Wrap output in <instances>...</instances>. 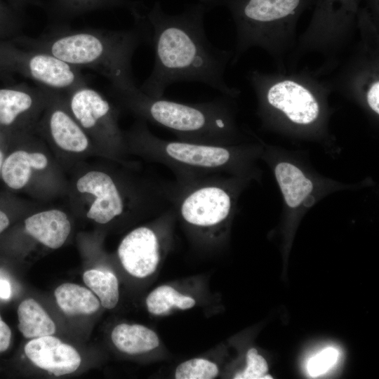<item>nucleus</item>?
Instances as JSON below:
<instances>
[{
  "label": "nucleus",
  "mask_w": 379,
  "mask_h": 379,
  "mask_svg": "<svg viewBox=\"0 0 379 379\" xmlns=\"http://www.w3.org/2000/svg\"><path fill=\"white\" fill-rule=\"evenodd\" d=\"M149 26L154 62L139 89L153 97L164 96L172 84L195 81L225 91L222 72L225 53L208 41L201 18L154 15Z\"/></svg>",
  "instance_id": "obj_1"
},
{
  "label": "nucleus",
  "mask_w": 379,
  "mask_h": 379,
  "mask_svg": "<svg viewBox=\"0 0 379 379\" xmlns=\"http://www.w3.org/2000/svg\"><path fill=\"white\" fill-rule=\"evenodd\" d=\"M147 24L130 29L50 30L36 36L20 34L11 40L28 49L42 51L81 69L86 67L105 77L111 88L136 87L132 60L136 49L149 43Z\"/></svg>",
  "instance_id": "obj_2"
},
{
  "label": "nucleus",
  "mask_w": 379,
  "mask_h": 379,
  "mask_svg": "<svg viewBox=\"0 0 379 379\" xmlns=\"http://www.w3.org/2000/svg\"><path fill=\"white\" fill-rule=\"evenodd\" d=\"M115 98L139 119L149 121L173 133L177 140L221 145L227 121L218 103H187L150 97L138 86L128 89L111 88Z\"/></svg>",
  "instance_id": "obj_3"
},
{
  "label": "nucleus",
  "mask_w": 379,
  "mask_h": 379,
  "mask_svg": "<svg viewBox=\"0 0 379 379\" xmlns=\"http://www.w3.org/2000/svg\"><path fill=\"white\" fill-rule=\"evenodd\" d=\"M170 201L176 218L207 245L218 237L233 207L232 194L215 175L170 181Z\"/></svg>",
  "instance_id": "obj_4"
},
{
  "label": "nucleus",
  "mask_w": 379,
  "mask_h": 379,
  "mask_svg": "<svg viewBox=\"0 0 379 379\" xmlns=\"http://www.w3.org/2000/svg\"><path fill=\"white\" fill-rule=\"evenodd\" d=\"M0 70L19 74L38 86L65 93L87 84L80 69L48 53L0 40Z\"/></svg>",
  "instance_id": "obj_5"
},
{
  "label": "nucleus",
  "mask_w": 379,
  "mask_h": 379,
  "mask_svg": "<svg viewBox=\"0 0 379 379\" xmlns=\"http://www.w3.org/2000/svg\"><path fill=\"white\" fill-rule=\"evenodd\" d=\"M175 218V212L171 206L158 215L153 223L138 227L123 238L118 247V256L128 273L145 278L156 271L164 241Z\"/></svg>",
  "instance_id": "obj_6"
},
{
  "label": "nucleus",
  "mask_w": 379,
  "mask_h": 379,
  "mask_svg": "<svg viewBox=\"0 0 379 379\" xmlns=\"http://www.w3.org/2000/svg\"><path fill=\"white\" fill-rule=\"evenodd\" d=\"M67 106L84 130L94 132L107 147L120 149L125 138L117 125V114L111 102L87 84L64 93Z\"/></svg>",
  "instance_id": "obj_7"
},
{
  "label": "nucleus",
  "mask_w": 379,
  "mask_h": 379,
  "mask_svg": "<svg viewBox=\"0 0 379 379\" xmlns=\"http://www.w3.org/2000/svg\"><path fill=\"white\" fill-rule=\"evenodd\" d=\"M47 89L22 83L0 87V127L11 128L46 105Z\"/></svg>",
  "instance_id": "obj_8"
},
{
  "label": "nucleus",
  "mask_w": 379,
  "mask_h": 379,
  "mask_svg": "<svg viewBox=\"0 0 379 379\" xmlns=\"http://www.w3.org/2000/svg\"><path fill=\"white\" fill-rule=\"evenodd\" d=\"M25 352L35 366L56 376L74 372L81 361L73 347L52 335L30 340L25 347Z\"/></svg>",
  "instance_id": "obj_9"
},
{
  "label": "nucleus",
  "mask_w": 379,
  "mask_h": 379,
  "mask_svg": "<svg viewBox=\"0 0 379 379\" xmlns=\"http://www.w3.org/2000/svg\"><path fill=\"white\" fill-rule=\"evenodd\" d=\"M267 101L282 111L293 122L309 124L319 113V104L314 95L304 86L289 80L272 86L267 92Z\"/></svg>",
  "instance_id": "obj_10"
},
{
  "label": "nucleus",
  "mask_w": 379,
  "mask_h": 379,
  "mask_svg": "<svg viewBox=\"0 0 379 379\" xmlns=\"http://www.w3.org/2000/svg\"><path fill=\"white\" fill-rule=\"evenodd\" d=\"M27 232L44 246L56 249L65 242L71 231L67 215L52 209L41 211L25 220Z\"/></svg>",
  "instance_id": "obj_11"
},
{
  "label": "nucleus",
  "mask_w": 379,
  "mask_h": 379,
  "mask_svg": "<svg viewBox=\"0 0 379 379\" xmlns=\"http://www.w3.org/2000/svg\"><path fill=\"white\" fill-rule=\"evenodd\" d=\"M303 0H245L239 13L245 24L273 22L294 16Z\"/></svg>",
  "instance_id": "obj_12"
},
{
  "label": "nucleus",
  "mask_w": 379,
  "mask_h": 379,
  "mask_svg": "<svg viewBox=\"0 0 379 379\" xmlns=\"http://www.w3.org/2000/svg\"><path fill=\"white\" fill-rule=\"evenodd\" d=\"M48 159L41 152H28L17 150L9 154L3 161L1 173L8 187L20 190L28 182L32 169H44Z\"/></svg>",
  "instance_id": "obj_13"
},
{
  "label": "nucleus",
  "mask_w": 379,
  "mask_h": 379,
  "mask_svg": "<svg viewBox=\"0 0 379 379\" xmlns=\"http://www.w3.org/2000/svg\"><path fill=\"white\" fill-rule=\"evenodd\" d=\"M111 338L118 350L129 354L147 352L159 345L157 333L140 324H119L112 330Z\"/></svg>",
  "instance_id": "obj_14"
},
{
  "label": "nucleus",
  "mask_w": 379,
  "mask_h": 379,
  "mask_svg": "<svg viewBox=\"0 0 379 379\" xmlns=\"http://www.w3.org/2000/svg\"><path fill=\"white\" fill-rule=\"evenodd\" d=\"M275 175L285 201L291 208L299 206L313 190L311 180L291 164H278L275 168Z\"/></svg>",
  "instance_id": "obj_15"
},
{
  "label": "nucleus",
  "mask_w": 379,
  "mask_h": 379,
  "mask_svg": "<svg viewBox=\"0 0 379 379\" xmlns=\"http://www.w3.org/2000/svg\"><path fill=\"white\" fill-rule=\"evenodd\" d=\"M18 329L27 338L51 335L55 325L48 313L34 299L23 300L18 309Z\"/></svg>",
  "instance_id": "obj_16"
},
{
  "label": "nucleus",
  "mask_w": 379,
  "mask_h": 379,
  "mask_svg": "<svg viewBox=\"0 0 379 379\" xmlns=\"http://www.w3.org/2000/svg\"><path fill=\"white\" fill-rule=\"evenodd\" d=\"M54 294L58 306L67 315L91 314L100 307V302L91 291L75 284H61Z\"/></svg>",
  "instance_id": "obj_17"
},
{
  "label": "nucleus",
  "mask_w": 379,
  "mask_h": 379,
  "mask_svg": "<svg viewBox=\"0 0 379 379\" xmlns=\"http://www.w3.org/2000/svg\"><path fill=\"white\" fill-rule=\"evenodd\" d=\"M196 301L190 296L185 295L170 286H160L153 290L146 298L149 313L161 315L173 307L187 310L193 307Z\"/></svg>",
  "instance_id": "obj_18"
},
{
  "label": "nucleus",
  "mask_w": 379,
  "mask_h": 379,
  "mask_svg": "<svg viewBox=\"0 0 379 379\" xmlns=\"http://www.w3.org/2000/svg\"><path fill=\"white\" fill-rule=\"evenodd\" d=\"M83 279L86 285L98 296L102 307L107 309L116 307L119 292L118 280L114 274L91 270L84 272Z\"/></svg>",
  "instance_id": "obj_19"
},
{
  "label": "nucleus",
  "mask_w": 379,
  "mask_h": 379,
  "mask_svg": "<svg viewBox=\"0 0 379 379\" xmlns=\"http://www.w3.org/2000/svg\"><path fill=\"white\" fill-rule=\"evenodd\" d=\"M218 374L215 364L207 359L195 358L179 364L175 373L177 379H212Z\"/></svg>",
  "instance_id": "obj_20"
},
{
  "label": "nucleus",
  "mask_w": 379,
  "mask_h": 379,
  "mask_svg": "<svg viewBox=\"0 0 379 379\" xmlns=\"http://www.w3.org/2000/svg\"><path fill=\"white\" fill-rule=\"evenodd\" d=\"M268 366L266 360L258 353L255 348L248 350L246 354V367L241 373H237L234 378L237 379H260L272 378L266 375Z\"/></svg>",
  "instance_id": "obj_21"
},
{
  "label": "nucleus",
  "mask_w": 379,
  "mask_h": 379,
  "mask_svg": "<svg viewBox=\"0 0 379 379\" xmlns=\"http://www.w3.org/2000/svg\"><path fill=\"white\" fill-rule=\"evenodd\" d=\"M338 357L339 352L335 348L321 350L309 360L307 365L308 374L312 377L324 374L337 363Z\"/></svg>",
  "instance_id": "obj_22"
},
{
  "label": "nucleus",
  "mask_w": 379,
  "mask_h": 379,
  "mask_svg": "<svg viewBox=\"0 0 379 379\" xmlns=\"http://www.w3.org/2000/svg\"><path fill=\"white\" fill-rule=\"evenodd\" d=\"M21 34L20 25L14 16L0 3V40H8Z\"/></svg>",
  "instance_id": "obj_23"
},
{
  "label": "nucleus",
  "mask_w": 379,
  "mask_h": 379,
  "mask_svg": "<svg viewBox=\"0 0 379 379\" xmlns=\"http://www.w3.org/2000/svg\"><path fill=\"white\" fill-rule=\"evenodd\" d=\"M367 102L369 107L379 114V82H374L367 93Z\"/></svg>",
  "instance_id": "obj_24"
},
{
  "label": "nucleus",
  "mask_w": 379,
  "mask_h": 379,
  "mask_svg": "<svg viewBox=\"0 0 379 379\" xmlns=\"http://www.w3.org/2000/svg\"><path fill=\"white\" fill-rule=\"evenodd\" d=\"M11 331L0 316V352L6 350L10 345Z\"/></svg>",
  "instance_id": "obj_25"
},
{
  "label": "nucleus",
  "mask_w": 379,
  "mask_h": 379,
  "mask_svg": "<svg viewBox=\"0 0 379 379\" xmlns=\"http://www.w3.org/2000/svg\"><path fill=\"white\" fill-rule=\"evenodd\" d=\"M11 286L8 281L0 279V298L8 299L11 295Z\"/></svg>",
  "instance_id": "obj_26"
},
{
  "label": "nucleus",
  "mask_w": 379,
  "mask_h": 379,
  "mask_svg": "<svg viewBox=\"0 0 379 379\" xmlns=\"http://www.w3.org/2000/svg\"><path fill=\"white\" fill-rule=\"evenodd\" d=\"M9 219L6 214L0 210V233L9 225Z\"/></svg>",
  "instance_id": "obj_27"
},
{
  "label": "nucleus",
  "mask_w": 379,
  "mask_h": 379,
  "mask_svg": "<svg viewBox=\"0 0 379 379\" xmlns=\"http://www.w3.org/2000/svg\"><path fill=\"white\" fill-rule=\"evenodd\" d=\"M12 79V74L0 70V81L8 82Z\"/></svg>",
  "instance_id": "obj_28"
},
{
  "label": "nucleus",
  "mask_w": 379,
  "mask_h": 379,
  "mask_svg": "<svg viewBox=\"0 0 379 379\" xmlns=\"http://www.w3.org/2000/svg\"><path fill=\"white\" fill-rule=\"evenodd\" d=\"M3 161H4V154L1 152V151L0 150V171H1V166H2Z\"/></svg>",
  "instance_id": "obj_29"
}]
</instances>
